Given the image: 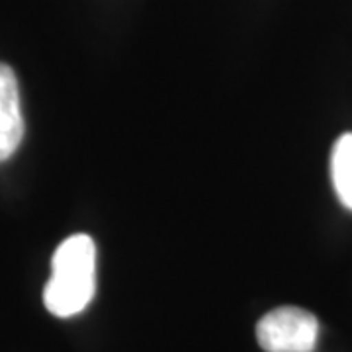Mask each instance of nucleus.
<instances>
[{
  "instance_id": "1",
  "label": "nucleus",
  "mask_w": 352,
  "mask_h": 352,
  "mask_svg": "<svg viewBox=\"0 0 352 352\" xmlns=\"http://www.w3.org/2000/svg\"><path fill=\"white\" fill-rule=\"evenodd\" d=\"M96 292V245L85 233L65 239L51 258V278L43 303L55 317H73L87 309Z\"/></svg>"
},
{
  "instance_id": "2",
  "label": "nucleus",
  "mask_w": 352,
  "mask_h": 352,
  "mask_svg": "<svg viewBox=\"0 0 352 352\" xmlns=\"http://www.w3.org/2000/svg\"><path fill=\"white\" fill-rule=\"evenodd\" d=\"M319 321L296 305L276 307L256 325V340L266 352H314Z\"/></svg>"
},
{
  "instance_id": "3",
  "label": "nucleus",
  "mask_w": 352,
  "mask_h": 352,
  "mask_svg": "<svg viewBox=\"0 0 352 352\" xmlns=\"http://www.w3.org/2000/svg\"><path fill=\"white\" fill-rule=\"evenodd\" d=\"M24 138V116L14 71L0 63V163L8 161Z\"/></svg>"
},
{
  "instance_id": "4",
  "label": "nucleus",
  "mask_w": 352,
  "mask_h": 352,
  "mask_svg": "<svg viewBox=\"0 0 352 352\" xmlns=\"http://www.w3.org/2000/svg\"><path fill=\"white\" fill-rule=\"evenodd\" d=\"M331 178L340 204L352 210V133H342L333 145Z\"/></svg>"
}]
</instances>
